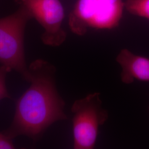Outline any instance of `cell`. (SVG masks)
<instances>
[{"mask_svg":"<svg viewBox=\"0 0 149 149\" xmlns=\"http://www.w3.org/2000/svg\"><path fill=\"white\" fill-rule=\"evenodd\" d=\"M97 9L93 29H112L118 27L122 18V0H93Z\"/></svg>","mask_w":149,"mask_h":149,"instance_id":"8992f818","label":"cell"},{"mask_svg":"<svg viewBox=\"0 0 149 149\" xmlns=\"http://www.w3.org/2000/svg\"><path fill=\"white\" fill-rule=\"evenodd\" d=\"M73 148H95L100 127L106 122L108 112L102 106L101 94L90 93L77 100L71 107Z\"/></svg>","mask_w":149,"mask_h":149,"instance_id":"3957f363","label":"cell"},{"mask_svg":"<svg viewBox=\"0 0 149 149\" xmlns=\"http://www.w3.org/2000/svg\"><path fill=\"white\" fill-rule=\"evenodd\" d=\"M12 70L4 65L0 66V101L5 98L11 97L8 92L6 86V77L8 72Z\"/></svg>","mask_w":149,"mask_h":149,"instance_id":"ba28073f","label":"cell"},{"mask_svg":"<svg viewBox=\"0 0 149 149\" xmlns=\"http://www.w3.org/2000/svg\"><path fill=\"white\" fill-rule=\"evenodd\" d=\"M0 149H15L12 139L7 136L3 132L0 133Z\"/></svg>","mask_w":149,"mask_h":149,"instance_id":"9c48e42d","label":"cell"},{"mask_svg":"<svg viewBox=\"0 0 149 149\" xmlns=\"http://www.w3.org/2000/svg\"></svg>","mask_w":149,"mask_h":149,"instance_id":"30bf717a","label":"cell"},{"mask_svg":"<svg viewBox=\"0 0 149 149\" xmlns=\"http://www.w3.org/2000/svg\"><path fill=\"white\" fill-rule=\"evenodd\" d=\"M116 61L122 68L120 79L129 85L135 80L149 82V59L133 53L127 49L120 50Z\"/></svg>","mask_w":149,"mask_h":149,"instance_id":"5b68a950","label":"cell"},{"mask_svg":"<svg viewBox=\"0 0 149 149\" xmlns=\"http://www.w3.org/2000/svg\"><path fill=\"white\" fill-rule=\"evenodd\" d=\"M124 8L133 15L149 20V0H126Z\"/></svg>","mask_w":149,"mask_h":149,"instance_id":"52a82bcc","label":"cell"},{"mask_svg":"<svg viewBox=\"0 0 149 149\" xmlns=\"http://www.w3.org/2000/svg\"><path fill=\"white\" fill-rule=\"evenodd\" d=\"M24 6L44 29L41 39L49 46L58 47L66 39V33L63 28L65 13L60 0H18Z\"/></svg>","mask_w":149,"mask_h":149,"instance_id":"277c9868","label":"cell"},{"mask_svg":"<svg viewBox=\"0 0 149 149\" xmlns=\"http://www.w3.org/2000/svg\"><path fill=\"white\" fill-rule=\"evenodd\" d=\"M28 69L31 86L16 102L13 122L2 132L12 139L25 135L37 140L53 123L68 119L65 102L56 89L53 65L37 59Z\"/></svg>","mask_w":149,"mask_h":149,"instance_id":"6da1fadb","label":"cell"},{"mask_svg":"<svg viewBox=\"0 0 149 149\" xmlns=\"http://www.w3.org/2000/svg\"><path fill=\"white\" fill-rule=\"evenodd\" d=\"M33 18L24 6L10 16L0 18V63L21 74L29 82V71L25 60L24 34Z\"/></svg>","mask_w":149,"mask_h":149,"instance_id":"7a4b0ae2","label":"cell"}]
</instances>
